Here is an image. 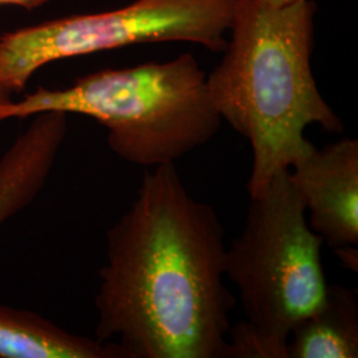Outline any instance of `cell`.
<instances>
[{"mask_svg": "<svg viewBox=\"0 0 358 358\" xmlns=\"http://www.w3.org/2000/svg\"><path fill=\"white\" fill-rule=\"evenodd\" d=\"M226 248L215 208L192 196L176 164L154 167L106 234L97 340L121 358H224L235 307Z\"/></svg>", "mask_w": 358, "mask_h": 358, "instance_id": "6da1fadb", "label": "cell"}, {"mask_svg": "<svg viewBox=\"0 0 358 358\" xmlns=\"http://www.w3.org/2000/svg\"><path fill=\"white\" fill-rule=\"evenodd\" d=\"M315 15L313 0L285 6L242 0L224 55L207 75L222 120L251 143L250 198L264 192L271 179L289 170L313 145L304 134L308 127L344 131L312 72Z\"/></svg>", "mask_w": 358, "mask_h": 358, "instance_id": "7a4b0ae2", "label": "cell"}, {"mask_svg": "<svg viewBox=\"0 0 358 358\" xmlns=\"http://www.w3.org/2000/svg\"><path fill=\"white\" fill-rule=\"evenodd\" d=\"M45 112L93 118L108 130V143L120 158L146 167L176 164L211 141L223 121L192 53L103 69L60 90L38 88L0 103V122Z\"/></svg>", "mask_w": 358, "mask_h": 358, "instance_id": "3957f363", "label": "cell"}, {"mask_svg": "<svg viewBox=\"0 0 358 358\" xmlns=\"http://www.w3.org/2000/svg\"><path fill=\"white\" fill-rule=\"evenodd\" d=\"M250 199L243 230L226 248V278L238 288L245 321L287 357L294 327L327 294L324 241L308 224L289 170Z\"/></svg>", "mask_w": 358, "mask_h": 358, "instance_id": "277c9868", "label": "cell"}, {"mask_svg": "<svg viewBox=\"0 0 358 358\" xmlns=\"http://www.w3.org/2000/svg\"><path fill=\"white\" fill-rule=\"evenodd\" d=\"M242 0H134L0 35V76L11 93L55 62L136 44L190 43L223 52Z\"/></svg>", "mask_w": 358, "mask_h": 358, "instance_id": "5b68a950", "label": "cell"}, {"mask_svg": "<svg viewBox=\"0 0 358 358\" xmlns=\"http://www.w3.org/2000/svg\"><path fill=\"white\" fill-rule=\"evenodd\" d=\"M309 227L334 250L358 245V141L312 145L289 169Z\"/></svg>", "mask_w": 358, "mask_h": 358, "instance_id": "8992f818", "label": "cell"}, {"mask_svg": "<svg viewBox=\"0 0 358 358\" xmlns=\"http://www.w3.org/2000/svg\"><path fill=\"white\" fill-rule=\"evenodd\" d=\"M0 157V227L43 190L68 131V115L45 112Z\"/></svg>", "mask_w": 358, "mask_h": 358, "instance_id": "52a82bcc", "label": "cell"}, {"mask_svg": "<svg viewBox=\"0 0 358 358\" xmlns=\"http://www.w3.org/2000/svg\"><path fill=\"white\" fill-rule=\"evenodd\" d=\"M287 358H357V294L328 285L324 301L294 328Z\"/></svg>", "mask_w": 358, "mask_h": 358, "instance_id": "ba28073f", "label": "cell"}, {"mask_svg": "<svg viewBox=\"0 0 358 358\" xmlns=\"http://www.w3.org/2000/svg\"><path fill=\"white\" fill-rule=\"evenodd\" d=\"M0 358H121L115 346L78 336L35 312L0 306Z\"/></svg>", "mask_w": 358, "mask_h": 358, "instance_id": "9c48e42d", "label": "cell"}, {"mask_svg": "<svg viewBox=\"0 0 358 358\" xmlns=\"http://www.w3.org/2000/svg\"><path fill=\"white\" fill-rule=\"evenodd\" d=\"M336 255L338 256L343 262V264L349 269H355L357 272L358 255L357 247L349 245V247H343L338 250H334Z\"/></svg>", "mask_w": 358, "mask_h": 358, "instance_id": "30bf717a", "label": "cell"}, {"mask_svg": "<svg viewBox=\"0 0 358 358\" xmlns=\"http://www.w3.org/2000/svg\"><path fill=\"white\" fill-rule=\"evenodd\" d=\"M50 0H0V6H17L26 10H34Z\"/></svg>", "mask_w": 358, "mask_h": 358, "instance_id": "8fae6325", "label": "cell"}, {"mask_svg": "<svg viewBox=\"0 0 358 358\" xmlns=\"http://www.w3.org/2000/svg\"><path fill=\"white\" fill-rule=\"evenodd\" d=\"M11 94H13L11 90L6 87V84L3 83L1 76H0V103H4V101L11 100Z\"/></svg>", "mask_w": 358, "mask_h": 358, "instance_id": "7c38bea8", "label": "cell"}, {"mask_svg": "<svg viewBox=\"0 0 358 358\" xmlns=\"http://www.w3.org/2000/svg\"><path fill=\"white\" fill-rule=\"evenodd\" d=\"M272 4H276V6H285V4H291L294 3L297 0H269Z\"/></svg>", "mask_w": 358, "mask_h": 358, "instance_id": "4fadbf2b", "label": "cell"}]
</instances>
